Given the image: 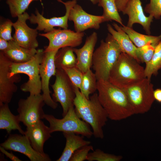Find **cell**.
<instances>
[{
    "instance_id": "cell-9",
    "label": "cell",
    "mask_w": 161,
    "mask_h": 161,
    "mask_svg": "<svg viewBox=\"0 0 161 161\" xmlns=\"http://www.w3.org/2000/svg\"><path fill=\"white\" fill-rule=\"evenodd\" d=\"M54 83L51 86L53 89L52 98L61 105L64 117L69 109L74 105L75 97L74 86L62 69H57Z\"/></svg>"
},
{
    "instance_id": "cell-16",
    "label": "cell",
    "mask_w": 161,
    "mask_h": 161,
    "mask_svg": "<svg viewBox=\"0 0 161 161\" xmlns=\"http://www.w3.org/2000/svg\"><path fill=\"white\" fill-rule=\"evenodd\" d=\"M68 20L74 22L75 31L79 32H83L89 29L98 30L101 23L107 21L103 15L96 16L89 14L77 4L71 9Z\"/></svg>"
},
{
    "instance_id": "cell-30",
    "label": "cell",
    "mask_w": 161,
    "mask_h": 161,
    "mask_svg": "<svg viewBox=\"0 0 161 161\" xmlns=\"http://www.w3.org/2000/svg\"><path fill=\"white\" fill-rule=\"evenodd\" d=\"M157 43H148L142 47H137L136 55L139 63H148L151 59Z\"/></svg>"
},
{
    "instance_id": "cell-38",
    "label": "cell",
    "mask_w": 161,
    "mask_h": 161,
    "mask_svg": "<svg viewBox=\"0 0 161 161\" xmlns=\"http://www.w3.org/2000/svg\"><path fill=\"white\" fill-rule=\"evenodd\" d=\"M9 42L0 38V50L3 52L7 50L9 46Z\"/></svg>"
},
{
    "instance_id": "cell-1",
    "label": "cell",
    "mask_w": 161,
    "mask_h": 161,
    "mask_svg": "<svg viewBox=\"0 0 161 161\" xmlns=\"http://www.w3.org/2000/svg\"><path fill=\"white\" fill-rule=\"evenodd\" d=\"M74 89L75 97L74 105L77 115L92 127L95 137L103 138V128L109 118L99 100L98 94L94 93L88 99L81 93L79 89L74 86Z\"/></svg>"
},
{
    "instance_id": "cell-36",
    "label": "cell",
    "mask_w": 161,
    "mask_h": 161,
    "mask_svg": "<svg viewBox=\"0 0 161 161\" xmlns=\"http://www.w3.org/2000/svg\"><path fill=\"white\" fill-rule=\"evenodd\" d=\"M0 151L7 157L13 161H21L22 160L16 156L12 152H9L4 148L0 146Z\"/></svg>"
},
{
    "instance_id": "cell-10",
    "label": "cell",
    "mask_w": 161,
    "mask_h": 161,
    "mask_svg": "<svg viewBox=\"0 0 161 161\" xmlns=\"http://www.w3.org/2000/svg\"><path fill=\"white\" fill-rule=\"evenodd\" d=\"M39 35L49 40L48 45L44 50V52H47L58 50L66 47L74 48L78 46L82 43L84 33L68 29L55 28L49 32Z\"/></svg>"
},
{
    "instance_id": "cell-4",
    "label": "cell",
    "mask_w": 161,
    "mask_h": 161,
    "mask_svg": "<svg viewBox=\"0 0 161 161\" xmlns=\"http://www.w3.org/2000/svg\"><path fill=\"white\" fill-rule=\"evenodd\" d=\"M122 51L112 36L109 33L105 40H101L100 46L94 51L92 66L97 80L108 81L112 68Z\"/></svg>"
},
{
    "instance_id": "cell-19",
    "label": "cell",
    "mask_w": 161,
    "mask_h": 161,
    "mask_svg": "<svg viewBox=\"0 0 161 161\" xmlns=\"http://www.w3.org/2000/svg\"><path fill=\"white\" fill-rule=\"evenodd\" d=\"M49 127L41 120L35 124L26 127L24 135L28 138L31 146L36 151L41 154L44 151L45 142L51 137Z\"/></svg>"
},
{
    "instance_id": "cell-28",
    "label": "cell",
    "mask_w": 161,
    "mask_h": 161,
    "mask_svg": "<svg viewBox=\"0 0 161 161\" xmlns=\"http://www.w3.org/2000/svg\"><path fill=\"white\" fill-rule=\"evenodd\" d=\"M98 6L103 8L102 15L105 17L107 21H114L121 26L124 25L114 0H100Z\"/></svg>"
},
{
    "instance_id": "cell-27",
    "label": "cell",
    "mask_w": 161,
    "mask_h": 161,
    "mask_svg": "<svg viewBox=\"0 0 161 161\" xmlns=\"http://www.w3.org/2000/svg\"><path fill=\"white\" fill-rule=\"evenodd\" d=\"M161 69V41L156 46L153 55L144 69L145 78L151 80L152 75H157Z\"/></svg>"
},
{
    "instance_id": "cell-12",
    "label": "cell",
    "mask_w": 161,
    "mask_h": 161,
    "mask_svg": "<svg viewBox=\"0 0 161 161\" xmlns=\"http://www.w3.org/2000/svg\"><path fill=\"white\" fill-rule=\"evenodd\" d=\"M12 62L0 52V104H9L11 101L18 87L15 83L21 81V78L19 74L10 77L8 73Z\"/></svg>"
},
{
    "instance_id": "cell-26",
    "label": "cell",
    "mask_w": 161,
    "mask_h": 161,
    "mask_svg": "<svg viewBox=\"0 0 161 161\" xmlns=\"http://www.w3.org/2000/svg\"><path fill=\"white\" fill-rule=\"evenodd\" d=\"M97 89V80L95 73L90 69L83 73L80 90L87 99L95 92Z\"/></svg>"
},
{
    "instance_id": "cell-14",
    "label": "cell",
    "mask_w": 161,
    "mask_h": 161,
    "mask_svg": "<svg viewBox=\"0 0 161 161\" xmlns=\"http://www.w3.org/2000/svg\"><path fill=\"white\" fill-rule=\"evenodd\" d=\"M0 146L7 150L21 153L31 161H50L49 155L41 154L32 147L27 137L24 135L10 134L7 139L1 143Z\"/></svg>"
},
{
    "instance_id": "cell-23",
    "label": "cell",
    "mask_w": 161,
    "mask_h": 161,
    "mask_svg": "<svg viewBox=\"0 0 161 161\" xmlns=\"http://www.w3.org/2000/svg\"><path fill=\"white\" fill-rule=\"evenodd\" d=\"M19 115H14L11 112L8 104H0V129L5 130L8 134L13 130H17L20 133L24 135L25 131L20 124Z\"/></svg>"
},
{
    "instance_id": "cell-5",
    "label": "cell",
    "mask_w": 161,
    "mask_h": 161,
    "mask_svg": "<svg viewBox=\"0 0 161 161\" xmlns=\"http://www.w3.org/2000/svg\"><path fill=\"white\" fill-rule=\"evenodd\" d=\"M44 50L37 49V52L31 60L21 63H12L8 75L11 77L19 74H24L28 77V80L20 86L21 90L28 92L30 95H35L41 94V84L39 73V66L41 63Z\"/></svg>"
},
{
    "instance_id": "cell-7",
    "label": "cell",
    "mask_w": 161,
    "mask_h": 161,
    "mask_svg": "<svg viewBox=\"0 0 161 161\" xmlns=\"http://www.w3.org/2000/svg\"><path fill=\"white\" fill-rule=\"evenodd\" d=\"M122 89L126 94L134 114L148 112L155 100L153 85L151 80L146 78Z\"/></svg>"
},
{
    "instance_id": "cell-15",
    "label": "cell",
    "mask_w": 161,
    "mask_h": 161,
    "mask_svg": "<svg viewBox=\"0 0 161 161\" xmlns=\"http://www.w3.org/2000/svg\"><path fill=\"white\" fill-rule=\"evenodd\" d=\"M29 17L26 12L17 17V20L13 23L15 31L13 37L20 46L28 49H36L38 46L37 39L38 30L30 28L27 24L26 21Z\"/></svg>"
},
{
    "instance_id": "cell-18",
    "label": "cell",
    "mask_w": 161,
    "mask_h": 161,
    "mask_svg": "<svg viewBox=\"0 0 161 161\" xmlns=\"http://www.w3.org/2000/svg\"><path fill=\"white\" fill-rule=\"evenodd\" d=\"M97 35L93 32L87 37L85 43L80 48H73L77 58L76 66L83 73L90 69L94 48L97 40Z\"/></svg>"
},
{
    "instance_id": "cell-33",
    "label": "cell",
    "mask_w": 161,
    "mask_h": 161,
    "mask_svg": "<svg viewBox=\"0 0 161 161\" xmlns=\"http://www.w3.org/2000/svg\"><path fill=\"white\" fill-rule=\"evenodd\" d=\"M144 11L156 19L160 18L161 16V0H150L145 5Z\"/></svg>"
},
{
    "instance_id": "cell-24",
    "label": "cell",
    "mask_w": 161,
    "mask_h": 161,
    "mask_svg": "<svg viewBox=\"0 0 161 161\" xmlns=\"http://www.w3.org/2000/svg\"><path fill=\"white\" fill-rule=\"evenodd\" d=\"M55 61L56 69L76 66L77 58L73 48L66 47L59 49L55 55Z\"/></svg>"
},
{
    "instance_id": "cell-40",
    "label": "cell",
    "mask_w": 161,
    "mask_h": 161,
    "mask_svg": "<svg viewBox=\"0 0 161 161\" xmlns=\"http://www.w3.org/2000/svg\"><path fill=\"white\" fill-rule=\"evenodd\" d=\"M77 1L78 0H76ZM90 0L92 3L94 4H98L100 1V0Z\"/></svg>"
},
{
    "instance_id": "cell-35",
    "label": "cell",
    "mask_w": 161,
    "mask_h": 161,
    "mask_svg": "<svg viewBox=\"0 0 161 161\" xmlns=\"http://www.w3.org/2000/svg\"><path fill=\"white\" fill-rule=\"evenodd\" d=\"M91 150L93 151V147L90 145L81 147L74 153L69 161H83L87 160L88 155Z\"/></svg>"
},
{
    "instance_id": "cell-21",
    "label": "cell",
    "mask_w": 161,
    "mask_h": 161,
    "mask_svg": "<svg viewBox=\"0 0 161 161\" xmlns=\"http://www.w3.org/2000/svg\"><path fill=\"white\" fill-rule=\"evenodd\" d=\"M9 42L8 48L1 52L12 63H21L27 62L33 58L37 52L36 49H28L23 47L14 40Z\"/></svg>"
},
{
    "instance_id": "cell-22",
    "label": "cell",
    "mask_w": 161,
    "mask_h": 161,
    "mask_svg": "<svg viewBox=\"0 0 161 161\" xmlns=\"http://www.w3.org/2000/svg\"><path fill=\"white\" fill-rule=\"evenodd\" d=\"M66 139V144L60 157L56 161H69L74 153L85 145H90L91 142L85 140L84 136L72 133H63Z\"/></svg>"
},
{
    "instance_id": "cell-37",
    "label": "cell",
    "mask_w": 161,
    "mask_h": 161,
    "mask_svg": "<svg viewBox=\"0 0 161 161\" xmlns=\"http://www.w3.org/2000/svg\"><path fill=\"white\" fill-rule=\"evenodd\" d=\"M129 0H114L119 12H122Z\"/></svg>"
},
{
    "instance_id": "cell-11",
    "label": "cell",
    "mask_w": 161,
    "mask_h": 161,
    "mask_svg": "<svg viewBox=\"0 0 161 161\" xmlns=\"http://www.w3.org/2000/svg\"><path fill=\"white\" fill-rule=\"evenodd\" d=\"M58 50L44 51L42 61L39 66V73L41 84V91L45 104L53 109L58 107L50 95L49 89L50 80L53 76H55L56 67L55 64V55Z\"/></svg>"
},
{
    "instance_id": "cell-13",
    "label": "cell",
    "mask_w": 161,
    "mask_h": 161,
    "mask_svg": "<svg viewBox=\"0 0 161 161\" xmlns=\"http://www.w3.org/2000/svg\"><path fill=\"white\" fill-rule=\"evenodd\" d=\"M63 4L66 9V13L64 16L59 17H53L47 18L41 14L37 9L35 11V15L32 13L28 20L32 24H37L36 29L38 30L44 31L45 33L49 32L55 28L58 27L63 29H68V17L71 9L75 4L77 0H72L64 2L61 0H57Z\"/></svg>"
},
{
    "instance_id": "cell-2",
    "label": "cell",
    "mask_w": 161,
    "mask_h": 161,
    "mask_svg": "<svg viewBox=\"0 0 161 161\" xmlns=\"http://www.w3.org/2000/svg\"><path fill=\"white\" fill-rule=\"evenodd\" d=\"M99 100L111 120L119 121L134 114L123 91L108 81L97 80Z\"/></svg>"
},
{
    "instance_id": "cell-8",
    "label": "cell",
    "mask_w": 161,
    "mask_h": 161,
    "mask_svg": "<svg viewBox=\"0 0 161 161\" xmlns=\"http://www.w3.org/2000/svg\"><path fill=\"white\" fill-rule=\"evenodd\" d=\"M45 104L42 94L30 95L18 102L17 112L21 122L26 127L33 126L44 119L43 107Z\"/></svg>"
},
{
    "instance_id": "cell-17",
    "label": "cell",
    "mask_w": 161,
    "mask_h": 161,
    "mask_svg": "<svg viewBox=\"0 0 161 161\" xmlns=\"http://www.w3.org/2000/svg\"><path fill=\"white\" fill-rule=\"evenodd\" d=\"M122 13L128 17L127 26L132 28L134 24H138L147 34H151V26L154 18L145 15L141 0H129Z\"/></svg>"
},
{
    "instance_id": "cell-25",
    "label": "cell",
    "mask_w": 161,
    "mask_h": 161,
    "mask_svg": "<svg viewBox=\"0 0 161 161\" xmlns=\"http://www.w3.org/2000/svg\"><path fill=\"white\" fill-rule=\"evenodd\" d=\"M122 29L128 35L130 39L137 47H142L148 43H157L161 41V35L157 36L144 35L135 31L132 28L123 25Z\"/></svg>"
},
{
    "instance_id": "cell-32",
    "label": "cell",
    "mask_w": 161,
    "mask_h": 161,
    "mask_svg": "<svg viewBox=\"0 0 161 161\" xmlns=\"http://www.w3.org/2000/svg\"><path fill=\"white\" fill-rule=\"evenodd\" d=\"M62 69L65 72L73 86L80 89L83 73L76 66L71 68H64Z\"/></svg>"
},
{
    "instance_id": "cell-31",
    "label": "cell",
    "mask_w": 161,
    "mask_h": 161,
    "mask_svg": "<svg viewBox=\"0 0 161 161\" xmlns=\"http://www.w3.org/2000/svg\"><path fill=\"white\" fill-rule=\"evenodd\" d=\"M123 158L121 155H116L104 152L97 149L89 153L87 160L88 161H120Z\"/></svg>"
},
{
    "instance_id": "cell-29",
    "label": "cell",
    "mask_w": 161,
    "mask_h": 161,
    "mask_svg": "<svg viewBox=\"0 0 161 161\" xmlns=\"http://www.w3.org/2000/svg\"><path fill=\"white\" fill-rule=\"evenodd\" d=\"M39 0H6V3L11 16L15 18L25 12L32 2Z\"/></svg>"
},
{
    "instance_id": "cell-41",
    "label": "cell",
    "mask_w": 161,
    "mask_h": 161,
    "mask_svg": "<svg viewBox=\"0 0 161 161\" xmlns=\"http://www.w3.org/2000/svg\"></svg>"
},
{
    "instance_id": "cell-34",
    "label": "cell",
    "mask_w": 161,
    "mask_h": 161,
    "mask_svg": "<svg viewBox=\"0 0 161 161\" xmlns=\"http://www.w3.org/2000/svg\"><path fill=\"white\" fill-rule=\"evenodd\" d=\"M13 23L9 19H7L0 25V38L8 41L14 40L12 36Z\"/></svg>"
},
{
    "instance_id": "cell-20",
    "label": "cell",
    "mask_w": 161,
    "mask_h": 161,
    "mask_svg": "<svg viewBox=\"0 0 161 161\" xmlns=\"http://www.w3.org/2000/svg\"><path fill=\"white\" fill-rule=\"evenodd\" d=\"M112 26L113 27L109 24H107L108 31L117 43L122 52L132 56L137 60L136 55L137 47L121 26L115 23H113Z\"/></svg>"
},
{
    "instance_id": "cell-39",
    "label": "cell",
    "mask_w": 161,
    "mask_h": 161,
    "mask_svg": "<svg viewBox=\"0 0 161 161\" xmlns=\"http://www.w3.org/2000/svg\"><path fill=\"white\" fill-rule=\"evenodd\" d=\"M153 96L155 100L161 103V89H157L154 90Z\"/></svg>"
},
{
    "instance_id": "cell-6",
    "label": "cell",
    "mask_w": 161,
    "mask_h": 161,
    "mask_svg": "<svg viewBox=\"0 0 161 161\" xmlns=\"http://www.w3.org/2000/svg\"><path fill=\"white\" fill-rule=\"evenodd\" d=\"M44 119L49 123L51 134L57 131L72 133L90 138L93 135L90 126L77 115L74 106L71 107L61 119H58L52 114H45Z\"/></svg>"
},
{
    "instance_id": "cell-3",
    "label": "cell",
    "mask_w": 161,
    "mask_h": 161,
    "mask_svg": "<svg viewBox=\"0 0 161 161\" xmlns=\"http://www.w3.org/2000/svg\"><path fill=\"white\" fill-rule=\"evenodd\" d=\"M132 56L122 52L111 69L108 81L121 89L145 78L144 69Z\"/></svg>"
}]
</instances>
